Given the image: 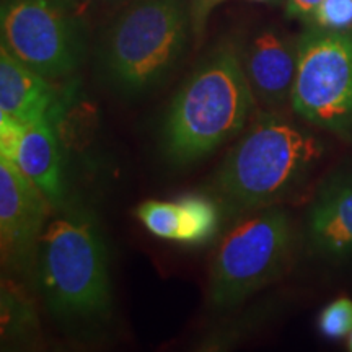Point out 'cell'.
Returning <instances> with one entry per match:
<instances>
[{"mask_svg":"<svg viewBox=\"0 0 352 352\" xmlns=\"http://www.w3.org/2000/svg\"><path fill=\"white\" fill-rule=\"evenodd\" d=\"M240 52L223 44L176 91L162 122L160 148L175 166L210 155L243 129L254 107Z\"/></svg>","mask_w":352,"mask_h":352,"instance_id":"6da1fadb","label":"cell"},{"mask_svg":"<svg viewBox=\"0 0 352 352\" xmlns=\"http://www.w3.org/2000/svg\"><path fill=\"white\" fill-rule=\"evenodd\" d=\"M34 279L57 320L91 323L111 314L108 252L87 210H65L44 228Z\"/></svg>","mask_w":352,"mask_h":352,"instance_id":"7a4b0ae2","label":"cell"},{"mask_svg":"<svg viewBox=\"0 0 352 352\" xmlns=\"http://www.w3.org/2000/svg\"><path fill=\"white\" fill-rule=\"evenodd\" d=\"M223 2H228V0H189V16H191L192 33L199 36L204 32L210 13H212L215 7L222 6ZM248 2L272 3L279 2V0H248Z\"/></svg>","mask_w":352,"mask_h":352,"instance_id":"ac0fdd59","label":"cell"},{"mask_svg":"<svg viewBox=\"0 0 352 352\" xmlns=\"http://www.w3.org/2000/svg\"><path fill=\"white\" fill-rule=\"evenodd\" d=\"M189 32V0H131L101 41V77L124 98L148 94L173 70Z\"/></svg>","mask_w":352,"mask_h":352,"instance_id":"277c9868","label":"cell"},{"mask_svg":"<svg viewBox=\"0 0 352 352\" xmlns=\"http://www.w3.org/2000/svg\"><path fill=\"white\" fill-rule=\"evenodd\" d=\"M138 217L145 228L164 240L178 241L179 208L178 202L145 201L138 208Z\"/></svg>","mask_w":352,"mask_h":352,"instance_id":"5bb4252c","label":"cell"},{"mask_svg":"<svg viewBox=\"0 0 352 352\" xmlns=\"http://www.w3.org/2000/svg\"><path fill=\"white\" fill-rule=\"evenodd\" d=\"M59 94L51 78L0 47V111L32 124L44 118H54Z\"/></svg>","mask_w":352,"mask_h":352,"instance_id":"30bf717a","label":"cell"},{"mask_svg":"<svg viewBox=\"0 0 352 352\" xmlns=\"http://www.w3.org/2000/svg\"><path fill=\"white\" fill-rule=\"evenodd\" d=\"M13 164L51 204H63L65 197L64 157L54 118H44L28 124Z\"/></svg>","mask_w":352,"mask_h":352,"instance_id":"7c38bea8","label":"cell"},{"mask_svg":"<svg viewBox=\"0 0 352 352\" xmlns=\"http://www.w3.org/2000/svg\"><path fill=\"white\" fill-rule=\"evenodd\" d=\"M323 145L274 113H259L215 175L214 191L230 212L259 210L294 189Z\"/></svg>","mask_w":352,"mask_h":352,"instance_id":"3957f363","label":"cell"},{"mask_svg":"<svg viewBox=\"0 0 352 352\" xmlns=\"http://www.w3.org/2000/svg\"><path fill=\"white\" fill-rule=\"evenodd\" d=\"M240 59L254 100L261 107L272 109L290 101L298 46L274 30H263L246 44Z\"/></svg>","mask_w":352,"mask_h":352,"instance_id":"9c48e42d","label":"cell"},{"mask_svg":"<svg viewBox=\"0 0 352 352\" xmlns=\"http://www.w3.org/2000/svg\"><path fill=\"white\" fill-rule=\"evenodd\" d=\"M323 0H287V13L290 16L310 19Z\"/></svg>","mask_w":352,"mask_h":352,"instance_id":"d6986e66","label":"cell"},{"mask_svg":"<svg viewBox=\"0 0 352 352\" xmlns=\"http://www.w3.org/2000/svg\"><path fill=\"white\" fill-rule=\"evenodd\" d=\"M347 349L352 352V331L347 334Z\"/></svg>","mask_w":352,"mask_h":352,"instance_id":"44dd1931","label":"cell"},{"mask_svg":"<svg viewBox=\"0 0 352 352\" xmlns=\"http://www.w3.org/2000/svg\"><path fill=\"white\" fill-rule=\"evenodd\" d=\"M310 19L318 28L347 32L352 26V0H323Z\"/></svg>","mask_w":352,"mask_h":352,"instance_id":"2e32d148","label":"cell"},{"mask_svg":"<svg viewBox=\"0 0 352 352\" xmlns=\"http://www.w3.org/2000/svg\"><path fill=\"white\" fill-rule=\"evenodd\" d=\"M179 208V243L199 245L215 235L220 212L215 202L202 196H188L178 201Z\"/></svg>","mask_w":352,"mask_h":352,"instance_id":"4fadbf2b","label":"cell"},{"mask_svg":"<svg viewBox=\"0 0 352 352\" xmlns=\"http://www.w3.org/2000/svg\"><path fill=\"white\" fill-rule=\"evenodd\" d=\"M307 239L316 253L329 258L352 254V179L329 184L307 215Z\"/></svg>","mask_w":352,"mask_h":352,"instance_id":"8fae6325","label":"cell"},{"mask_svg":"<svg viewBox=\"0 0 352 352\" xmlns=\"http://www.w3.org/2000/svg\"><path fill=\"white\" fill-rule=\"evenodd\" d=\"M0 30L2 46L51 80L80 64V26L63 0H3Z\"/></svg>","mask_w":352,"mask_h":352,"instance_id":"52a82bcc","label":"cell"},{"mask_svg":"<svg viewBox=\"0 0 352 352\" xmlns=\"http://www.w3.org/2000/svg\"><path fill=\"white\" fill-rule=\"evenodd\" d=\"M28 124L16 120L12 114L0 111V158L8 162H15L16 152L23 139Z\"/></svg>","mask_w":352,"mask_h":352,"instance_id":"e0dca14e","label":"cell"},{"mask_svg":"<svg viewBox=\"0 0 352 352\" xmlns=\"http://www.w3.org/2000/svg\"><path fill=\"white\" fill-rule=\"evenodd\" d=\"M298 46L294 111L336 134L352 131V33L316 28Z\"/></svg>","mask_w":352,"mask_h":352,"instance_id":"8992f818","label":"cell"},{"mask_svg":"<svg viewBox=\"0 0 352 352\" xmlns=\"http://www.w3.org/2000/svg\"><path fill=\"white\" fill-rule=\"evenodd\" d=\"M292 246V223L283 209L264 208L241 219L215 252L209 276L210 307L230 310L276 280L287 267Z\"/></svg>","mask_w":352,"mask_h":352,"instance_id":"5b68a950","label":"cell"},{"mask_svg":"<svg viewBox=\"0 0 352 352\" xmlns=\"http://www.w3.org/2000/svg\"><path fill=\"white\" fill-rule=\"evenodd\" d=\"M63 2L69 8L70 6H74L77 7L78 10H85V8L90 6H104V3H113V2H118V0H63Z\"/></svg>","mask_w":352,"mask_h":352,"instance_id":"ffe728a7","label":"cell"},{"mask_svg":"<svg viewBox=\"0 0 352 352\" xmlns=\"http://www.w3.org/2000/svg\"><path fill=\"white\" fill-rule=\"evenodd\" d=\"M46 199L15 164L0 158V245L2 263L19 276L36 272L39 240L44 232Z\"/></svg>","mask_w":352,"mask_h":352,"instance_id":"ba28073f","label":"cell"},{"mask_svg":"<svg viewBox=\"0 0 352 352\" xmlns=\"http://www.w3.org/2000/svg\"><path fill=\"white\" fill-rule=\"evenodd\" d=\"M318 328L323 336L340 340L352 331V300L341 297L328 303L318 318Z\"/></svg>","mask_w":352,"mask_h":352,"instance_id":"9a60e30c","label":"cell"}]
</instances>
